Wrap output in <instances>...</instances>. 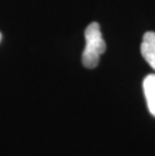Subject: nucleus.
Here are the masks:
<instances>
[{"label": "nucleus", "mask_w": 155, "mask_h": 156, "mask_svg": "<svg viewBox=\"0 0 155 156\" xmlns=\"http://www.w3.org/2000/svg\"><path fill=\"white\" fill-rule=\"evenodd\" d=\"M86 46L82 55L83 65L88 69H94L98 66L101 55L106 51L100 25L98 22H92L85 30Z\"/></svg>", "instance_id": "obj_1"}, {"label": "nucleus", "mask_w": 155, "mask_h": 156, "mask_svg": "<svg viewBox=\"0 0 155 156\" xmlns=\"http://www.w3.org/2000/svg\"><path fill=\"white\" fill-rule=\"evenodd\" d=\"M141 54L151 68L155 71V32L147 31L143 35Z\"/></svg>", "instance_id": "obj_2"}, {"label": "nucleus", "mask_w": 155, "mask_h": 156, "mask_svg": "<svg viewBox=\"0 0 155 156\" xmlns=\"http://www.w3.org/2000/svg\"><path fill=\"white\" fill-rule=\"evenodd\" d=\"M144 95L146 98L148 110L155 117V75L150 74L143 82Z\"/></svg>", "instance_id": "obj_3"}, {"label": "nucleus", "mask_w": 155, "mask_h": 156, "mask_svg": "<svg viewBox=\"0 0 155 156\" xmlns=\"http://www.w3.org/2000/svg\"><path fill=\"white\" fill-rule=\"evenodd\" d=\"M1 38H2V35H1V34H0V41H1Z\"/></svg>", "instance_id": "obj_4"}]
</instances>
